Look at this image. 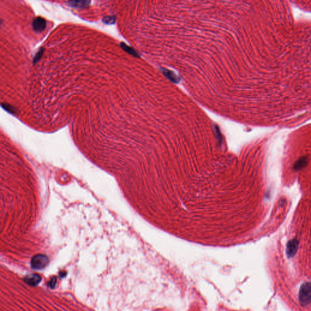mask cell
<instances>
[{
  "mask_svg": "<svg viewBox=\"0 0 311 311\" xmlns=\"http://www.w3.org/2000/svg\"><path fill=\"white\" fill-rule=\"evenodd\" d=\"M91 1H70L68 2L69 5L74 7L79 8H87Z\"/></svg>",
  "mask_w": 311,
  "mask_h": 311,
  "instance_id": "cell-5",
  "label": "cell"
},
{
  "mask_svg": "<svg viewBox=\"0 0 311 311\" xmlns=\"http://www.w3.org/2000/svg\"><path fill=\"white\" fill-rule=\"evenodd\" d=\"M103 21L105 24H114L115 21V16H108L103 19Z\"/></svg>",
  "mask_w": 311,
  "mask_h": 311,
  "instance_id": "cell-8",
  "label": "cell"
},
{
  "mask_svg": "<svg viewBox=\"0 0 311 311\" xmlns=\"http://www.w3.org/2000/svg\"><path fill=\"white\" fill-rule=\"evenodd\" d=\"M24 280L27 284L34 286L39 284L41 280V278L38 274H31L25 277Z\"/></svg>",
  "mask_w": 311,
  "mask_h": 311,
  "instance_id": "cell-4",
  "label": "cell"
},
{
  "mask_svg": "<svg viewBox=\"0 0 311 311\" xmlns=\"http://www.w3.org/2000/svg\"><path fill=\"white\" fill-rule=\"evenodd\" d=\"M46 26V20L40 16L35 18L32 21V27L37 32H41L45 29Z\"/></svg>",
  "mask_w": 311,
  "mask_h": 311,
  "instance_id": "cell-3",
  "label": "cell"
},
{
  "mask_svg": "<svg viewBox=\"0 0 311 311\" xmlns=\"http://www.w3.org/2000/svg\"><path fill=\"white\" fill-rule=\"evenodd\" d=\"M299 299L303 306H307L311 303V283H303L299 290Z\"/></svg>",
  "mask_w": 311,
  "mask_h": 311,
  "instance_id": "cell-1",
  "label": "cell"
},
{
  "mask_svg": "<svg viewBox=\"0 0 311 311\" xmlns=\"http://www.w3.org/2000/svg\"><path fill=\"white\" fill-rule=\"evenodd\" d=\"M43 51H44V49L43 48H40L39 49V51L37 52V54H35L34 58V60H33V63L34 64L35 63H37L38 61H39V59L41 58V57L42 56V54L43 53Z\"/></svg>",
  "mask_w": 311,
  "mask_h": 311,
  "instance_id": "cell-7",
  "label": "cell"
},
{
  "mask_svg": "<svg viewBox=\"0 0 311 311\" xmlns=\"http://www.w3.org/2000/svg\"><path fill=\"white\" fill-rule=\"evenodd\" d=\"M2 106L3 107L4 109H5L6 111H9V112H11V113H12V112L15 113V109L12 106H10V105H7V104H2Z\"/></svg>",
  "mask_w": 311,
  "mask_h": 311,
  "instance_id": "cell-9",
  "label": "cell"
},
{
  "mask_svg": "<svg viewBox=\"0 0 311 311\" xmlns=\"http://www.w3.org/2000/svg\"><path fill=\"white\" fill-rule=\"evenodd\" d=\"M49 263L48 258L43 255H37L31 260V266L34 269H42Z\"/></svg>",
  "mask_w": 311,
  "mask_h": 311,
  "instance_id": "cell-2",
  "label": "cell"
},
{
  "mask_svg": "<svg viewBox=\"0 0 311 311\" xmlns=\"http://www.w3.org/2000/svg\"><path fill=\"white\" fill-rule=\"evenodd\" d=\"M120 46H121L122 48V49H123L125 52H128V54H131V55H133V56H134V57H138V55H137V52H136V51H134L133 48H131L129 47L128 46H127L126 44H125V43H121V44H120Z\"/></svg>",
  "mask_w": 311,
  "mask_h": 311,
  "instance_id": "cell-6",
  "label": "cell"
}]
</instances>
